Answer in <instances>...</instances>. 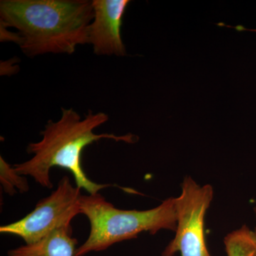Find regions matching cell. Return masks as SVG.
<instances>
[{"instance_id":"6da1fadb","label":"cell","mask_w":256,"mask_h":256,"mask_svg":"<svg viewBox=\"0 0 256 256\" xmlns=\"http://www.w3.org/2000/svg\"><path fill=\"white\" fill-rule=\"evenodd\" d=\"M109 117L105 112L88 114L82 118L73 108H62V117L57 121H48L41 132L42 138L28 144L26 151L33 154L31 159L12 165L15 171L23 176H30L44 188H52L50 178L52 168L60 166L73 174L76 186L88 192L99 193L112 184H102L88 178L82 164V153L86 146L102 139L116 142L134 143L138 138L132 134L116 136L110 133L96 134V128L105 124Z\"/></svg>"},{"instance_id":"7a4b0ae2","label":"cell","mask_w":256,"mask_h":256,"mask_svg":"<svg viewBox=\"0 0 256 256\" xmlns=\"http://www.w3.org/2000/svg\"><path fill=\"white\" fill-rule=\"evenodd\" d=\"M1 26L18 31V43L30 57L72 54L88 44L94 18L90 0H2Z\"/></svg>"},{"instance_id":"3957f363","label":"cell","mask_w":256,"mask_h":256,"mask_svg":"<svg viewBox=\"0 0 256 256\" xmlns=\"http://www.w3.org/2000/svg\"><path fill=\"white\" fill-rule=\"evenodd\" d=\"M80 210L90 229L86 240L77 247L75 256L104 252L142 232L154 235L163 229L175 232L178 225L174 197L166 198L156 208L138 210L116 208L99 193L82 195Z\"/></svg>"},{"instance_id":"277c9868","label":"cell","mask_w":256,"mask_h":256,"mask_svg":"<svg viewBox=\"0 0 256 256\" xmlns=\"http://www.w3.org/2000/svg\"><path fill=\"white\" fill-rule=\"evenodd\" d=\"M74 186L68 176L58 182L54 191L36 204L32 212L21 220L2 226L0 233L22 239L25 244L38 242L56 229L72 225L82 214V192Z\"/></svg>"},{"instance_id":"5b68a950","label":"cell","mask_w":256,"mask_h":256,"mask_svg":"<svg viewBox=\"0 0 256 256\" xmlns=\"http://www.w3.org/2000/svg\"><path fill=\"white\" fill-rule=\"evenodd\" d=\"M214 197L213 188L197 184L186 176L182 184V193L176 198L178 225L176 235L165 248L162 256H212L204 236L205 216Z\"/></svg>"},{"instance_id":"8992f818","label":"cell","mask_w":256,"mask_h":256,"mask_svg":"<svg viewBox=\"0 0 256 256\" xmlns=\"http://www.w3.org/2000/svg\"><path fill=\"white\" fill-rule=\"evenodd\" d=\"M94 18L89 25L88 44L98 56L126 54L121 36L122 20L129 0H94Z\"/></svg>"},{"instance_id":"52a82bcc","label":"cell","mask_w":256,"mask_h":256,"mask_svg":"<svg viewBox=\"0 0 256 256\" xmlns=\"http://www.w3.org/2000/svg\"><path fill=\"white\" fill-rule=\"evenodd\" d=\"M78 240L72 225L56 229L42 240L8 250V256H75Z\"/></svg>"},{"instance_id":"ba28073f","label":"cell","mask_w":256,"mask_h":256,"mask_svg":"<svg viewBox=\"0 0 256 256\" xmlns=\"http://www.w3.org/2000/svg\"><path fill=\"white\" fill-rule=\"evenodd\" d=\"M227 256H256V234L244 225L224 238Z\"/></svg>"},{"instance_id":"9c48e42d","label":"cell","mask_w":256,"mask_h":256,"mask_svg":"<svg viewBox=\"0 0 256 256\" xmlns=\"http://www.w3.org/2000/svg\"><path fill=\"white\" fill-rule=\"evenodd\" d=\"M0 182L5 193L10 196L20 193H26L30 190L28 180L18 174L13 166L1 156L0 158Z\"/></svg>"},{"instance_id":"30bf717a","label":"cell","mask_w":256,"mask_h":256,"mask_svg":"<svg viewBox=\"0 0 256 256\" xmlns=\"http://www.w3.org/2000/svg\"><path fill=\"white\" fill-rule=\"evenodd\" d=\"M254 212H255V216H256V207H255V208H254ZM254 232H255L256 234V226L255 230H254Z\"/></svg>"}]
</instances>
